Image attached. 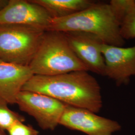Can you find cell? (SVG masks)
<instances>
[{
  "label": "cell",
  "mask_w": 135,
  "mask_h": 135,
  "mask_svg": "<svg viewBox=\"0 0 135 135\" xmlns=\"http://www.w3.org/2000/svg\"><path fill=\"white\" fill-rule=\"evenodd\" d=\"M22 90L47 95L66 105L95 113L99 112L103 106L100 85L86 71L55 76L34 75Z\"/></svg>",
  "instance_id": "cell-1"
},
{
  "label": "cell",
  "mask_w": 135,
  "mask_h": 135,
  "mask_svg": "<svg viewBox=\"0 0 135 135\" xmlns=\"http://www.w3.org/2000/svg\"><path fill=\"white\" fill-rule=\"evenodd\" d=\"M120 26V20L110 3L94 2L84 10L52 19L46 31L89 33L96 35L105 44L123 47L125 40L121 36Z\"/></svg>",
  "instance_id": "cell-2"
},
{
  "label": "cell",
  "mask_w": 135,
  "mask_h": 135,
  "mask_svg": "<svg viewBox=\"0 0 135 135\" xmlns=\"http://www.w3.org/2000/svg\"><path fill=\"white\" fill-rule=\"evenodd\" d=\"M29 67L34 75L55 76L86 71L87 68L70 47L65 34L46 31Z\"/></svg>",
  "instance_id": "cell-3"
},
{
  "label": "cell",
  "mask_w": 135,
  "mask_h": 135,
  "mask_svg": "<svg viewBox=\"0 0 135 135\" xmlns=\"http://www.w3.org/2000/svg\"><path fill=\"white\" fill-rule=\"evenodd\" d=\"M45 32L28 25L0 26V61L28 66Z\"/></svg>",
  "instance_id": "cell-4"
},
{
  "label": "cell",
  "mask_w": 135,
  "mask_h": 135,
  "mask_svg": "<svg viewBox=\"0 0 135 135\" xmlns=\"http://www.w3.org/2000/svg\"><path fill=\"white\" fill-rule=\"evenodd\" d=\"M16 104L34 118L41 129L52 131L59 125L66 105L51 97L23 90L18 94Z\"/></svg>",
  "instance_id": "cell-5"
},
{
  "label": "cell",
  "mask_w": 135,
  "mask_h": 135,
  "mask_svg": "<svg viewBox=\"0 0 135 135\" xmlns=\"http://www.w3.org/2000/svg\"><path fill=\"white\" fill-rule=\"evenodd\" d=\"M59 125L88 135H112L121 128L116 121L98 116L86 109L67 105Z\"/></svg>",
  "instance_id": "cell-6"
},
{
  "label": "cell",
  "mask_w": 135,
  "mask_h": 135,
  "mask_svg": "<svg viewBox=\"0 0 135 135\" xmlns=\"http://www.w3.org/2000/svg\"><path fill=\"white\" fill-rule=\"evenodd\" d=\"M68 44L88 71L105 76L106 66L101 52L103 42L96 35L83 32H63Z\"/></svg>",
  "instance_id": "cell-7"
},
{
  "label": "cell",
  "mask_w": 135,
  "mask_h": 135,
  "mask_svg": "<svg viewBox=\"0 0 135 135\" xmlns=\"http://www.w3.org/2000/svg\"><path fill=\"white\" fill-rule=\"evenodd\" d=\"M52 19L43 7L32 0H10L0 11V26L28 25L46 31Z\"/></svg>",
  "instance_id": "cell-8"
},
{
  "label": "cell",
  "mask_w": 135,
  "mask_h": 135,
  "mask_svg": "<svg viewBox=\"0 0 135 135\" xmlns=\"http://www.w3.org/2000/svg\"><path fill=\"white\" fill-rule=\"evenodd\" d=\"M101 52L106 66V75L118 86L127 85L135 76V46L124 48L103 44Z\"/></svg>",
  "instance_id": "cell-9"
},
{
  "label": "cell",
  "mask_w": 135,
  "mask_h": 135,
  "mask_svg": "<svg viewBox=\"0 0 135 135\" xmlns=\"http://www.w3.org/2000/svg\"><path fill=\"white\" fill-rule=\"evenodd\" d=\"M33 73L29 66L0 61V98L14 104L20 92Z\"/></svg>",
  "instance_id": "cell-10"
},
{
  "label": "cell",
  "mask_w": 135,
  "mask_h": 135,
  "mask_svg": "<svg viewBox=\"0 0 135 135\" xmlns=\"http://www.w3.org/2000/svg\"><path fill=\"white\" fill-rule=\"evenodd\" d=\"M46 10L52 19L62 18L84 10L94 2L89 0H32Z\"/></svg>",
  "instance_id": "cell-11"
},
{
  "label": "cell",
  "mask_w": 135,
  "mask_h": 135,
  "mask_svg": "<svg viewBox=\"0 0 135 135\" xmlns=\"http://www.w3.org/2000/svg\"><path fill=\"white\" fill-rule=\"evenodd\" d=\"M121 21L122 37L135 38V0H112L110 2Z\"/></svg>",
  "instance_id": "cell-12"
},
{
  "label": "cell",
  "mask_w": 135,
  "mask_h": 135,
  "mask_svg": "<svg viewBox=\"0 0 135 135\" xmlns=\"http://www.w3.org/2000/svg\"><path fill=\"white\" fill-rule=\"evenodd\" d=\"M8 105L5 100L0 98V130L3 131H8L16 123L25 120L23 116L12 111Z\"/></svg>",
  "instance_id": "cell-13"
},
{
  "label": "cell",
  "mask_w": 135,
  "mask_h": 135,
  "mask_svg": "<svg viewBox=\"0 0 135 135\" xmlns=\"http://www.w3.org/2000/svg\"><path fill=\"white\" fill-rule=\"evenodd\" d=\"M9 135H38L39 132L31 126L25 125L23 122H18L8 131Z\"/></svg>",
  "instance_id": "cell-14"
},
{
  "label": "cell",
  "mask_w": 135,
  "mask_h": 135,
  "mask_svg": "<svg viewBox=\"0 0 135 135\" xmlns=\"http://www.w3.org/2000/svg\"><path fill=\"white\" fill-rule=\"evenodd\" d=\"M9 3L7 0H0V11L3 10Z\"/></svg>",
  "instance_id": "cell-15"
},
{
  "label": "cell",
  "mask_w": 135,
  "mask_h": 135,
  "mask_svg": "<svg viewBox=\"0 0 135 135\" xmlns=\"http://www.w3.org/2000/svg\"><path fill=\"white\" fill-rule=\"evenodd\" d=\"M0 135H5V134L3 133V131L1 130H0Z\"/></svg>",
  "instance_id": "cell-16"
}]
</instances>
